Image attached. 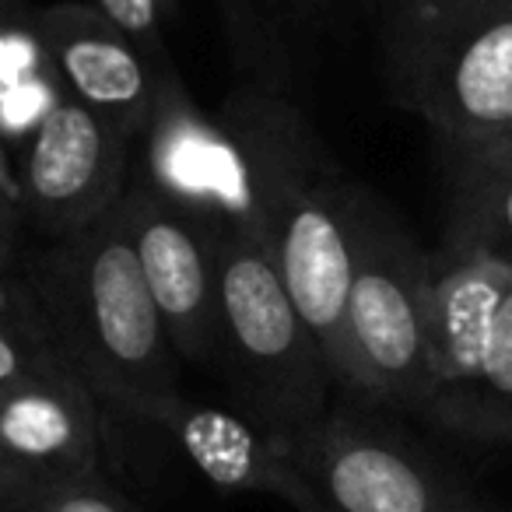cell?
Masks as SVG:
<instances>
[{
  "label": "cell",
  "instance_id": "6da1fadb",
  "mask_svg": "<svg viewBox=\"0 0 512 512\" xmlns=\"http://www.w3.org/2000/svg\"><path fill=\"white\" fill-rule=\"evenodd\" d=\"M239 148L246 218L271 249L288 295L351 393L348 288L358 186L341 172L313 123L288 99L249 88L218 109Z\"/></svg>",
  "mask_w": 512,
  "mask_h": 512
},
{
  "label": "cell",
  "instance_id": "7a4b0ae2",
  "mask_svg": "<svg viewBox=\"0 0 512 512\" xmlns=\"http://www.w3.org/2000/svg\"><path fill=\"white\" fill-rule=\"evenodd\" d=\"M53 351L99 397L162 428L179 407V355L151 302L123 204L95 225L46 239L18 267Z\"/></svg>",
  "mask_w": 512,
  "mask_h": 512
},
{
  "label": "cell",
  "instance_id": "3957f363",
  "mask_svg": "<svg viewBox=\"0 0 512 512\" xmlns=\"http://www.w3.org/2000/svg\"><path fill=\"white\" fill-rule=\"evenodd\" d=\"M218 365L242 411L278 435L323 418L341 390L320 341L288 295L271 249L246 214L218 218Z\"/></svg>",
  "mask_w": 512,
  "mask_h": 512
},
{
  "label": "cell",
  "instance_id": "277c9868",
  "mask_svg": "<svg viewBox=\"0 0 512 512\" xmlns=\"http://www.w3.org/2000/svg\"><path fill=\"white\" fill-rule=\"evenodd\" d=\"M379 60L435 141L512 137V0H379Z\"/></svg>",
  "mask_w": 512,
  "mask_h": 512
},
{
  "label": "cell",
  "instance_id": "5b68a950",
  "mask_svg": "<svg viewBox=\"0 0 512 512\" xmlns=\"http://www.w3.org/2000/svg\"><path fill=\"white\" fill-rule=\"evenodd\" d=\"M348 288L351 393L425 414L435 390L428 355V274L432 253L365 186L355 200Z\"/></svg>",
  "mask_w": 512,
  "mask_h": 512
},
{
  "label": "cell",
  "instance_id": "8992f818",
  "mask_svg": "<svg viewBox=\"0 0 512 512\" xmlns=\"http://www.w3.org/2000/svg\"><path fill=\"white\" fill-rule=\"evenodd\" d=\"M295 512H498L446 463L358 411L330 407L288 435Z\"/></svg>",
  "mask_w": 512,
  "mask_h": 512
},
{
  "label": "cell",
  "instance_id": "52a82bcc",
  "mask_svg": "<svg viewBox=\"0 0 512 512\" xmlns=\"http://www.w3.org/2000/svg\"><path fill=\"white\" fill-rule=\"evenodd\" d=\"M134 148L127 130L60 95L32 127L22 158L18 200L25 221L46 239H67L95 225L127 193Z\"/></svg>",
  "mask_w": 512,
  "mask_h": 512
},
{
  "label": "cell",
  "instance_id": "ba28073f",
  "mask_svg": "<svg viewBox=\"0 0 512 512\" xmlns=\"http://www.w3.org/2000/svg\"><path fill=\"white\" fill-rule=\"evenodd\" d=\"M120 204L172 351L186 362L214 365L218 358V267H214L218 218L200 214L197 207L158 190L137 169L130 172Z\"/></svg>",
  "mask_w": 512,
  "mask_h": 512
},
{
  "label": "cell",
  "instance_id": "9c48e42d",
  "mask_svg": "<svg viewBox=\"0 0 512 512\" xmlns=\"http://www.w3.org/2000/svg\"><path fill=\"white\" fill-rule=\"evenodd\" d=\"M39 36L64 95L85 102L137 141L155 106L158 74L172 60L155 64L113 18L81 0L39 11Z\"/></svg>",
  "mask_w": 512,
  "mask_h": 512
},
{
  "label": "cell",
  "instance_id": "30bf717a",
  "mask_svg": "<svg viewBox=\"0 0 512 512\" xmlns=\"http://www.w3.org/2000/svg\"><path fill=\"white\" fill-rule=\"evenodd\" d=\"M134 169L200 214H246L239 148L218 113H200L176 64L158 74L155 106L134 148Z\"/></svg>",
  "mask_w": 512,
  "mask_h": 512
},
{
  "label": "cell",
  "instance_id": "8fae6325",
  "mask_svg": "<svg viewBox=\"0 0 512 512\" xmlns=\"http://www.w3.org/2000/svg\"><path fill=\"white\" fill-rule=\"evenodd\" d=\"M102 411L99 397L71 372L0 390V470L18 495L102 470Z\"/></svg>",
  "mask_w": 512,
  "mask_h": 512
},
{
  "label": "cell",
  "instance_id": "7c38bea8",
  "mask_svg": "<svg viewBox=\"0 0 512 512\" xmlns=\"http://www.w3.org/2000/svg\"><path fill=\"white\" fill-rule=\"evenodd\" d=\"M512 288V271L477 249L439 242L428 274V355L435 390L425 414L456 400L477 376L491 320Z\"/></svg>",
  "mask_w": 512,
  "mask_h": 512
},
{
  "label": "cell",
  "instance_id": "4fadbf2b",
  "mask_svg": "<svg viewBox=\"0 0 512 512\" xmlns=\"http://www.w3.org/2000/svg\"><path fill=\"white\" fill-rule=\"evenodd\" d=\"M162 428L214 488L232 495H274L288 502V435L271 432L249 414L190 404L186 397Z\"/></svg>",
  "mask_w": 512,
  "mask_h": 512
},
{
  "label": "cell",
  "instance_id": "5bb4252c",
  "mask_svg": "<svg viewBox=\"0 0 512 512\" xmlns=\"http://www.w3.org/2000/svg\"><path fill=\"white\" fill-rule=\"evenodd\" d=\"M435 144L449 193L442 242L477 249L512 271V137Z\"/></svg>",
  "mask_w": 512,
  "mask_h": 512
},
{
  "label": "cell",
  "instance_id": "9a60e30c",
  "mask_svg": "<svg viewBox=\"0 0 512 512\" xmlns=\"http://www.w3.org/2000/svg\"><path fill=\"white\" fill-rule=\"evenodd\" d=\"M432 421L467 439H509L512 435V288L505 292L491 320L474 383L446 407H439Z\"/></svg>",
  "mask_w": 512,
  "mask_h": 512
},
{
  "label": "cell",
  "instance_id": "2e32d148",
  "mask_svg": "<svg viewBox=\"0 0 512 512\" xmlns=\"http://www.w3.org/2000/svg\"><path fill=\"white\" fill-rule=\"evenodd\" d=\"M64 95L39 36V11L29 0H0V120L39 116Z\"/></svg>",
  "mask_w": 512,
  "mask_h": 512
},
{
  "label": "cell",
  "instance_id": "e0dca14e",
  "mask_svg": "<svg viewBox=\"0 0 512 512\" xmlns=\"http://www.w3.org/2000/svg\"><path fill=\"white\" fill-rule=\"evenodd\" d=\"M67 372L18 274H0V390Z\"/></svg>",
  "mask_w": 512,
  "mask_h": 512
},
{
  "label": "cell",
  "instance_id": "ac0fdd59",
  "mask_svg": "<svg viewBox=\"0 0 512 512\" xmlns=\"http://www.w3.org/2000/svg\"><path fill=\"white\" fill-rule=\"evenodd\" d=\"M8 512H141L113 481L102 477V470L64 481H50L29 488L8 505Z\"/></svg>",
  "mask_w": 512,
  "mask_h": 512
},
{
  "label": "cell",
  "instance_id": "d6986e66",
  "mask_svg": "<svg viewBox=\"0 0 512 512\" xmlns=\"http://www.w3.org/2000/svg\"><path fill=\"white\" fill-rule=\"evenodd\" d=\"M102 15H109L155 64H169V53L162 43L158 15H162V0H92Z\"/></svg>",
  "mask_w": 512,
  "mask_h": 512
},
{
  "label": "cell",
  "instance_id": "ffe728a7",
  "mask_svg": "<svg viewBox=\"0 0 512 512\" xmlns=\"http://www.w3.org/2000/svg\"><path fill=\"white\" fill-rule=\"evenodd\" d=\"M25 211L15 186L0 183V274H18L25 260Z\"/></svg>",
  "mask_w": 512,
  "mask_h": 512
},
{
  "label": "cell",
  "instance_id": "44dd1931",
  "mask_svg": "<svg viewBox=\"0 0 512 512\" xmlns=\"http://www.w3.org/2000/svg\"><path fill=\"white\" fill-rule=\"evenodd\" d=\"M242 4L256 8V25L274 22V25H302V29L320 25L323 18L341 8V0H242Z\"/></svg>",
  "mask_w": 512,
  "mask_h": 512
},
{
  "label": "cell",
  "instance_id": "7402d4cb",
  "mask_svg": "<svg viewBox=\"0 0 512 512\" xmlns=\"http://www.w3.org/2000/svg\"><path fill=\"white\" fill-rule=\"evenodd\" d=\"M18 498V488H15V481H11L4 470H0V512H8V505Z\"/></svg>",
  "mask_w": 512,
  "mask_h": 512
},
{
  "label": "cell",
  "instance_id": "603a6c76",
  "mask_svg": "<svg viewBox=\"0 0 512 512\" xmlns=\"http://www.w3.org/2000/svg\"><path fill=\"white\" fill-rule=\"evenodd\" d=\"M4 179H8V176H4V165H0V183H4Z\"/></svg>",
  "mask_w": 512,
  "mask_h": 512
}]
</instances>
